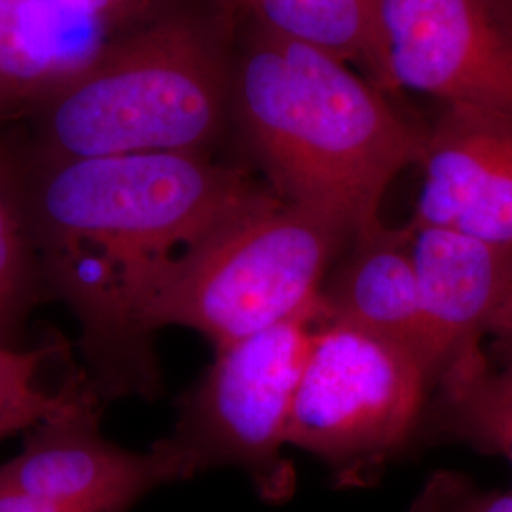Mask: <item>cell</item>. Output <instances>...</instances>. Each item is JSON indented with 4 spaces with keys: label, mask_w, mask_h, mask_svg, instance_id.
<instances>
[{
    "label": "cell",
    "mask_w": 512,
    "mask_h": 512,
    "mask_svg": "<svg viewBox=\"0 0 512 512\" xmlns=\"http://www.w3.org/2000/svg\"><path fill=\"white\" fill-rule=\"evenodd\" d=\"M319 298L325 317L391 340L423 366L418 281L406 224H382L351 239Z\"/></svg>",
    "instance_id": "8fae6325"
},
{
    "label": "cell",
    "mask_w": 512,
    "mask_h": 512,
    "mask_svg": "<svg viewBox=\"0 0 512 512\" xmlns=\"http://www.w3.org/2000/svg\"><path fill=\"white\" fill-rule=\"evenodd\" d=\"M16 158L6 152L4 148H0V188H8L14 190L16 184Z\"/></svg>",
    "instance_id": "44dd1931"
},
{
    "label": "cell",
    "mask_w": 512,
    "mask_h": 512,
    "mask_svg": "<svg viewBox=\"0 0 512 512\" xmlns=\"http://www.w3.org/2000/svg\"><path fill=\"white\" fill-rule=\"evenodd\" d=\"M435 387L440 431L512 467V380L490 365L484 348L459 357Z\"/></svg>",
    "instance_id": "5bb4252c"
},
{
    "label": "cell",
    "mask_w": 512,
    "mask_h": 512,
    "mask_svg": "<svg viewBox=\"0 0 512 512\" xmlns=\"http://www.w3.org/2000/svg\"><path fill=\"white\" fill-rule=\"evenodd\" d=\"M346 61L238 19L230 124L283 202L349 238L384 224L385 194L420 165L427 124Z\"/></svg>",
    "instance_id": "7a4b0ae2"
},
{
    "label": "cell",
    "mask_w": 512,
    "mask_h": 512,
    "mask_svg": "<svg viewBox=\"0 0 512 512\" xmlns=\"http://www.w3.org/2000/svg\"><path fill=\"white\" fill-rule=\"evenodd\" d=\"M418 281L421 361L431 385L459 357L482 349L512 291V247L406 222Z\"/></svg>",
    "instance_id": "30bf717a"
},
{
    "label": "cell",
    "mask_w": 512,
    "mask_h": 512,
    "mask_svg": "<svg viewBox=\"0 0 512 512\" xmlns=\"http://www.w3.org/2000/svg\"><path fill=\"white\" fill-rule=\"evenodd\" d=\"M57 351V346L29 351L0 346V440L63 412L93 387L86 374L71 376L55 391L42 384L44 368Z\"/></svg>",
    "instance_id": "9a60e30c"
},
{
    "label": "cell",
    "mask_w": 512,
    "mask_h": 512,
    "mask_svg": "<svg viewBox=\"0 0 512 512\" xmlns=\"http://www.w3.org/2000/svg\"><path fill=\"white\" fill-rule=\"evenodd\" d=\"M61 27L40 0H0V122L25 120L86 57L65 48Z\"/></svg>",
    "instance_id": "7c38bea8"
},
{
    "label": "cell",
    "mask_w": 512,
    "mask_h": 512,
    "mask_svg": "<svg viewBox=\"0 0 512 512\" xmlns=\"http://www.w3.org/2000/svg\"><path fill=\"white\" fill-rule=\"evenodd\" d=\"M61 23L107 27L145 12L152 0H40Z\"/></svg>",
    "instance_id": "ac0fdd59"
},
{
    "label": "cell",
    "mask_w": 512,
    "mask_h": 512,
    "mask_svg": "<svg viewBox=\"0 0 512 512\" xmlns=\"http://www.w3.org/2000/svg\"><path fill=\"white\" fill-rule=\"evenodd\" d=\"M16 165L14 194L46 289L78 317L99 397L154 393V298L188 251L270 186L200 152Z\"/></svg>",
    "instance_id": "6da1fadb"
},
{
    "label": "cell",
    "mask_w": 512,
    "mask_h": 512,
    "mask_svg": "<svg viewBox=\"0 0 512 512\" xmlns=\"http://www.w3.org/2000/svg\"><path fill=\"white\" fill-rule=\"evenodd\" d=\"M420 167L412 222L512 247V112L442 107Z\"/></svg>",
    "instance_id": "9c48e42d"
},
{
    "label": "cell",
    "mask_w": 512,
    "mask_h": 512,
    "mask_svg": "<svg viewBox=\"0 0 512 512\" xmlns=\"http://www.w3.org/2000/svg\"><path fill=\"white\" fill-rule=\"evenodd\" d=\"M406 512H512V490H484L469 476L437 471Z\"/></svg>",
    "instance_id": "e0dca14e"
},
{
    "label": "cell",
    "mask_w": 512,
    "mask_h": 512,
    "mask_svg": "<svg viewBox=\"0 0 512 512\" xmlns=\"http://www.w3.org/2000/svg\"><path fill=\"white\" fill-rule=\"evenodd\" d=\"M370 80L391 97L512 112V31L494 0H374Z\"/></svg>",
    "instance_id": "52a82bcc"
},
{
    "label": "cell",
    "mask_w": 512,
    "mask_h": 512,
    "mask_svg": "<svg viewBox=\"0 0 512 512\" xmlns=\"http://www.w3.org/2000/svg\"><path fill=\"white\" fill-rule=\"evenodd\" d=\"M490 365L512 380V291L486 336Z\"/></svg>",
    "instance_id": "d6986e66"
},
{
    "label": "cell",
    "mask_w": 512,
    "mask_h": 512,
    "mask_svg": "<svg viewBox=\"0 0 512 512\" xmlns=\"http://www.w3.org/2000/svg\"><path fill=\"white\" fill-rule=\"evenodd\" d=\"M0 512H92L65 507L33 495L19 494L12 490H0Z\"/></svg>",
    "instance_id": "ffe728a7"
},
{
    "label": "cell",
    "mask_w": 512,
    "mask_h": 512,
    "mask_svg": "<svg viewBox=\"0 0 512 512\" xmlns=\"http://www.w3.org/2000/svg\"><path fill=\"white\" fill-rule=\"evenodd\" d=\"M321 317L317 298L291 319L217 349L202 382L184 397L177 427L167 437L181 452L190 476L238 467L260 499H291L296 473L285 458L287 431Z\"/></svg>",
    "instance_id": "8992f818"
},
{
    "label": "cell",
    "mask_w": 512,
    "mask_h": 512,
    "mask_svg": "<svg viewBox=\"0 0 512 512\" xmlns=\"http://www.w3.org/2000/svg\"><path fill=\"white\" fill-rule=\"evenodd\" d=\"M431 391L412 351L323 315L296 387L287 442L319 459L336 486L368 488L410 444Z\"/></svg>",
    "instance_id": "5b68a950"
},
{
    "label": "cell",
    "mask_w": 512,
    "mask_h": 512,
    "mask_svg": "<svg viewBox=\"0 0 512 512\" xmlns=\"http://www.w3.org/2000/svg\"><path fill=\"white\" fill-rule=\"evenodd\" d=\"M238 19L272 37L334 55L370 78L374 0H226Z\"/></svg>",
    "instance_id": "4fadbf2b"
},
{
    "label": "cell",
    "mask_w": 512,
    "mask_h": 512,
    "mask_svg": "<svg viewBox=\"0 0 512 512\" xmlns=\"http://www.w3.org/2000/svg\"><path fill=\"white\" fill-rule=\"evenodd\" d=\"M99 393L29 429L23 450L0 465V490L92 512H126L148 492L190 478L181 452L162 439L131 452L99 431Z\"/></svg>",
    "instance_id": "ba28073f"
},
{
    "label": "cell",
    "mask_w": 512,
    "mask_h": 512,
    "mask_svg": "<svg viewBox=\"0 0 512 512\" xmlns=\"http://www.w3.org/2000/svg\"><path fill=\"white\" fill-rule=\"evenodd\" d=\"M499 14L507 21V25L511 27L512 31V0H494Z\"/></svg>",
    "instance_id": "7402d4cb"
},
{
    "label": "cell",
    "mask_w": 512,
    "mask_h": 512,
    "mask_svg": "<svg viewBox=\"0 0 512 512\" xmlns=\"http://www.w3.org/2000/svg\"><path fill=\"white\" fill-rule=\"evenodd\" d=\"M238 18L179 6L99 42L25 122L29 160L200 152L230 126Z\"/></svg>",
    "instance_id": "3957f363"
},
{
    "label": "cell",
    "mask_w": 512,
    "mask_h": 512,
    "mask_svg": "<svg viewBox=\"0 0 512 512\" xmlns=\"http://www.w3.org/2000/svg\"><path fill=\"white\" fill-rule=\"evenodd\" d=\"M349 241L332 220L270 192L177 262L148 327L198 330L226 348L310 308Z\"/></svg>",
    "instance_id": "277c9868"
},
{
    "label": "cell",
    "mask_w": 512,
    "mask_h": 512,
    "mask_svg": "<svg viewBox=\"0 0 512 512\" xmlns=\"http://www.w3.org/2000/svg\"><path fill=\"white\" fill-rule=\"evenodd\" d=\"M44 289L37 247L16 194L0 188V346H12V336Z\"/></svg>",
    "instance_id": "2e32d148"
}]
</instances>
